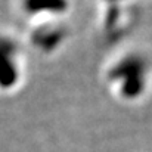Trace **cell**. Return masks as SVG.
Wrapping results in <instances>:
<instances>
[{
    "instance_id": "cell-3",
    "label": "cell",
    "mask_w": 152,
    "mask_h": 152,
    "mask_svg": "<svg viewBox=\"0 0 152 152\" xmlns=\"http://www.w3.org/2000/svg\"><path fill=\"white\" fill-rule=\"evenodd\" d=\"M22 74V53L19 43L0 33V89H13Z\"/></svg>"
},
{
    "instance_id": "cell-2",
    "label": "cell",
    "mask_w": 152,
    "mask_h": 152,
    "mask_svg": "<svg viewBox=\"0 0 152 152\" xmlns=\"http://www.w3.org/2000/svg\"><path fill=\"white\" fill-rule=\"evenodd\" d=\"M152 66L139 52L118 56L108 68V84L115 96L123 101H136L148 90Z\"/></svg>"
},
{
    "instance_id": "cell-1",
    "label": "cell",
    "mask_w": 152,
    "mask_h": 152,
    "mask_svg": "<svg viewBox=\"0 0 152 152\" xmlns=\"http://www.w3.org/2000/svg\"><path fill=\"white\" fill-rule=\"evenodd\" d=\"M18 10L37 49L50 52L62 45L65 30L61 24L69 10V0H18Z\"/></svg>"
}]
</instances>
